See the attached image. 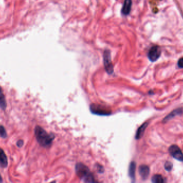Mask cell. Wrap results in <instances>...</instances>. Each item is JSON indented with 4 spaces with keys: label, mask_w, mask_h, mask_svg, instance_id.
<instances>
[{
    "label": "cell",
    "mask_w": 183,
    "mask_h": 183,
    "mask_svg": "<svg viewBox=\"0 0 183 183\" xmlns=\"http://www.w3.org/2000/svg\"><path fill=\"white\" fill-rule=\"evenodd\" d=\"M136 163L135 162H131L129 168V175L131 178V183H135L136 180Z\"/></svg>",
    "instance_id": "cell-8"
},
{
    "label": "cell",
    "mask_w": 183,
    "mask_h": 183,
    "mask_svg": "<svg viewBox=\"0 0 183 183\" xmlns=\"http://www.w3.org/2000/svg\"><path fill=\"white\" fill-rule=\"evenodd\" d=\"M90 109L93 114L98 115H109L112 113L111 110L108 108L100 104H93L90 106Z\"/></svg>",
    "instance_id": "cell-3"
},
{
    "label": "cell",
    "mask_w": 183,
    "mask_h": 183,
    "mask_svg": "<svg viewBox=\"0 0 183 183\" xmlns=\"http://www.w3.org/2000/svg\"><path fill=\"white\" fill-rule=\"evenodd\" d=\"M36 139L40 145L44 147H49L52 144L54 139V135L48 133L39 126H36L34 129Z\"/></svg>",
    "instance_id": "cell-1"
},
{
    "label": "cell",
    "mask_w": 183,
    "mask_h": 183,
    "mask_svg": "<svg viewBox=\"0 0 183 183\" xmlns=\"http://www.w3.org/2000/svg\"><path fill=\"white\" fill-rule=\"evenodd\" d=\"M169 153L170 154L172 157L174 159L179 161L181 162H183V153L181 151L180 148L177 145H172L169 148Z\"/></svg>",
    "instance_id": "cell-5"
},
{
    "label": "cell",
    "mask_w": 183,
    "mask_h": 183,
    "mask_svg": "<svg viewBox=\"0 0 183 183\" xmlns=\"http://www.w3.org/2000/svg\"><path fill=\"white\" fill-rule=\"evenodd\" d=\"M178 66L180 68H183V57L180 58L178 62Z\"/></svg>",
    "instance_id": "cell-16"
},
{
    "label": "cell",
    "mask_w": 183,
    "mask_h": 183,
    "mask_svg": "<svg viewBox=\"0 0 183 183\" xmlns=\"http://www.w3.org/2000/svg\"><path fill=\"white\" fill-rule=\"evenodd\" d=\"M76 172L77 176L85 183H99L95 180L89 168L81 163H78L76 165Z\"/></svg>",
    "instance_id": "cell-2"
},
{
    "label": "cell",
    "mask_w": 183,
    "mask_h": 183,
    "mask_svg": "<svg viewBox=\"0 0 183 183\" xmlns=\"http://www.w3.org/2000/svg\"><path fill=\"white\" fill-rule=\"evenodd\" d=\"M132 2V0H125L122 9V13L124 16H127L130 14Z\"/></svg>",
    "instance_id": "cell-9"
},
{
    "label": "cell",
    "mask_w": 183,
    "mask_h": 183,
    "mask_svg": "<svg viewBox=\"0 0 183 183\" xmlns=\"http://www.w3.org/2000/svg\"><path fill=\"white\" fill-rule=\"evenodd\" d=\"M0 136L3 138H6L7 137L6 131L3 126H0Z\"/></svg>",
    "instance_id": "cell-14"
},
{
    "label": "cell",
    "mask_w": 183,
    "mask_h": 183,
    "mask_svg": "<svg viewBox=\"0 0 183 183\" xmlns=\"http://www.w3.org/2000/svg\"><path fill=\"white\" fill-rule=\"evenodd\" d=\"M16 145L18 147L21 148L23 147V146L24 145V142L23 140H19L18 142H17Z\"/></svg>",
    "instance_id": "cell-17"
},
{
    "label": "cell",
    "mask_w": 183,
    "mask_h": 183,
    "mask_svg": "<svg viewBox=\"0 0 183 183\" xmlns=\"http://www.w3.org/2000/svg\"><path fill=\"white\" fill-rule=\"evenodd\" d=\"M149 168L147 165H141L139 168V174L143 180H146L149 174Z\"/></svg>",
    "instance_id": "cell-7"
},
{
    "label": "cell",
    "mask_w": 183,
    "mask_h": 183,
    "mask_svg": "<svg viewBox=\"0 0 183 183\" xmlns=\"http://www.w3.org/2000/svg\"><path fill=\"white\" fill-rule=\"evenodd\" d=\"M6 102L4 95L3 94L2 89L0 86V108L4 110L6 109Z\"/></svg>",
    "instance_id": "cell-12"
},
{
    "label": "cell",
    "mask_w": 183,
    "mask_h": 183,
    "mask_svg": "<svg viewBox=\"0 0 183 183\" xmlns=\"http://www.w3.org/2000/svg\"><path fill=\"white\" fill-rule=\"evenodd\" d=\"M152 183H167L165 179L161 174H155L152 178Z\"/></svg>",
    "instance_id": "cell-13"
},
{
    "label": "cell",
    "mask_w": 183,
    "mask_h": 183,
    "mask_svg": "<svg viewBox=\"0 0 183 183\" xmlns=\"http://www.w3.org/2000/svg\"><path fill=\"white\" fill-rule=\"evenodd\" d=\"M161 54V50L157 46H154L151 48L148 53V57L152 62H155L159 59Z\"/></svg>",
    "instance_id": "cell-6"
},
{
    "label": "cell",
    "mask_w": 183,
    "mask_h": 183,
    "mask_svg": "<svg viewBox=\"0 0 183 183\" xmlns=\"http://www.w3.org/2000/svg\"><path fill=\"white\" fill-rule=\"evenodd\" d=\"M104 68L107 72L109 74H112L114 72V67L112 62L109 50H106L104 52Z\"/></svg>",
    "instance_id": "cell-4"
},
{
    "label": "cell",
    "mask_w": 183,
    "mask_h": 183,
    "mask_svg": "<svg viewBox=\"0 0 183 183\" xmlns=\"http://www.w3.org/2000/svg\"><path fill=\"white\" fill-rule=\"evenodd\" d=\"M172 167H173L172 163L170 162H168V161L166 162L165 164H164V168H165V169L167 171H171L172 169Z\"/></svg>",
    "instance_id": "cell-15"
},
{
    "label": "cell",
    "mask_w": 183,
    "mask_h": 183,
    "mask_svg": "<svg viewBox=\"0 0 183 183\" xmlns=\"http://www.w3.org/2000/svg\"><path fill=\"white\" fill-rule=\"evenodd\" d=\"M50 183H56V181H53V182H51Z\"/></svg>",
    "instance_id": "cell-19"
},
{
    "label": "cell",
    "mask_w": 183,
    "mask_h": 183,
    "mask_svg": "<svg viewBox=\"0 0 183 183\" xmlns=\"http://www.w3.org/2000/svg\"><path fill=\"white\" fill-rule=\"evenodd\" d=\"M148 123L146 122L145 123L139 127V129L137 130V133H136V139H139L142 138V137L144 135V133L145 132V130L146 127H147Z\"/></svg>",
    "instance_id": "cell-11"
},
{
    "label": "cell",
    "mask_w": 183,
    "mask_h": 183,
    "mask_svg": "<svg viewBox=\"0 0 183 183\" xmlns=\"http://www.w3.org/2000/svg\"><path fill=\"white\" fill-rule=\"evenodd\" d=\"M8 165V161L4 151L0 148V167L2 168H6Z\"/></svg>",
    "instance_id": "cell-10"
},
{
    "label": "cell",
    "mask_w": 183,
    "mask_h": 183,
    "mask_svg": "<svg viewBox=\"0 0 183 183\" xmlns=\"http://www.w3.org/2000/svg\"><path fill=\"white\" fill-rule=\"evenodd\" d=\"M3 182V179L2 177L1 176V175L0 174V183H2Z\"/></svg>",
    "instance_id": "cell-18"
}]
</instances>
